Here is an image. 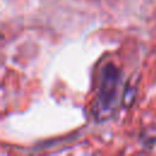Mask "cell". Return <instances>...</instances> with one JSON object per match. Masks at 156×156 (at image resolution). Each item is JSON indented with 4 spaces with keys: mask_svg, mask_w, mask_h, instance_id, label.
Listing matches in <instances>:
<instances>
[{
    "mask_svg": "<svg viewBox=\"0 0 156 156\" xmlns=\"http://www.w3.org/2000/svg\"><path fill=\"white\" fill-rule=\"evenodd\" d=\"M121 83V72L111 62L106 63L99 74L98 91L93 102V115L96 121H105L115 111L118 88Z\"/></svg>",
    "mask_w": 156,
    "mask_h": 156,
    "instance_id": "1",
    "label": "cell"
}]
</instances>
